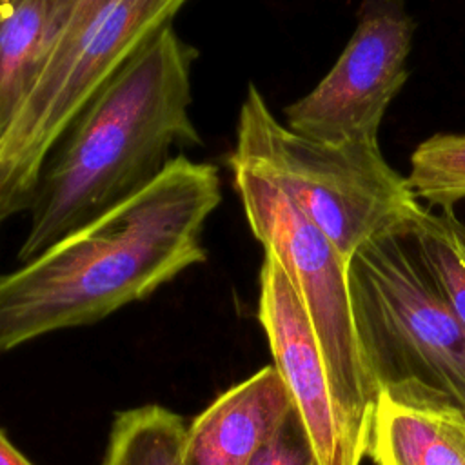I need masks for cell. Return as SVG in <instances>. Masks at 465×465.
Segmentation results:
<instances>
[{"label":"cell","mask_w":465,"mask_h":465,"mask_svg":"<svg viewBox=\"0 0 465 465\" xmlns=\"http://www.w3.org/2000/svg\"><path fill=\"white\" fill-rule=\"evenodd\" d=\"M463 412H465V411H463Z\"/></svg>","instance_id":"cell-17"},{"label":"cell","mask_w":465,"mask_h":465,"mask_svg":"<svg viewBox=\"0 0 465 465\" xmlns=\"http://www.w3.org/2000/svg\"><path fill=\"white\" fill-rule=\"evenodd\" d=\"M218 169L178 154L147 185L0 276V352L98 322L205 260Z\"/></svg>","instance_id":"cell-1"},{"label":"cell","mask_w":465,"mask_h":465,"mask_svg":"<svg viewBox=\"0 0 465 465\" xmlns=\"http://www.w3.org/2000/svg\"><path fill=\"white\" fill-rule=\"evenodd\" d=\"M229 163L249 167L276 187L349 262L374 238L409 232L423 205L380 143H329L280 122L254 84L240 105Z\"/></svg>","instance_id":"cell-4"},{"label":"cell","mask_w":465,"mask_h":465,"mask_svg":"<svg viewBox=\"0 0 465 465\" xmlns=\"http://www.w3.org/2000/svg\"><path fill=\"white\" fill-rule=\"evenodd\" d=\"M229 169L251 232L278 260L309 314L340 411L367 454L378 392L356 340L349 262L271 180L238 163Z\"/></svg>","instance_id":"cell-6"},{"label":"cell","mask_w":465,"mask_h":465,"mask_svg":"<svg viewBox=\"0 0 465 465\" xmlns=\"http://www.w3.org/2000/svg\"><path fill=\"white\" fill-rule=\"evenodd\" d=\"M189 0H109L47 53L0 136V220L29 209L42 167L107 80Z\"/></svg>","instance_id":"cell-5"},{"label":"cell","mask_w":465,"mask_h":465,"mask_svg":"<svg viewBox=\"0 0 465 465\" xmlns=\"http://www.w3.org/2000/svg\"><path fill=\"white\" fill-rule=\"evenodd\" d=\"M291 409L292 398L280 372L265 365L220 394L185 429L182 463L249 465Z\"/></svg>","instance_id":"cell-9"},{"label":"cell","mask_w":465,"mask_h":465,"mask_svg":"<svg viewBox=\"0 0 465 465\" xmlns=\"http://www.w3.org/2000/svg\"><path fill=\"white\" fill-rule=\"evenodd\" d=\"M356 340L378 392L465 411V329L409 232L371 240L349 260Z\"/></svg>","instance_id":"cell-3"},{"label":"cell","mask_w":465,"mask_h":465,"mask_svg":"<svg viewBox=\"0 0 465 465\" xmlns=\"http://www.w3.org/2000/svg\"><path fill=\"white\" fill-rule=\"evenodd\" d=\"M258 320L272 352V365L309 432L318 465H360L365 452L356 445L340 411L309 314L269 252L260 269Z\"/></svg>","instance_id":"cell-8"},{"label":"cell","mask_w":465,"mask_h":465,"mask_svg":"<svg viewBox=\"0 0 465 465\" xmlns=\"http://www.w3.org/2000/svg\"><path fill=\"white\" fill-rule=\"evenodd\" d=\"M194 58L167 24L80 111L38 176L20 263L147 185L173 147L202 142L191 118Z\"/></svg>","instance_id":"cell-2"},{"label":"cell","mask_w":465,"mask_h":465,"mask_svg":"<svg viewBox=\"0 0 465 465\" xmlns=\"http://www.w3.org/2000/svg\"><path fill=\"white\" fill-rule=\"evenodd\" d=\"M420 202L430 207H452L465 200V134H434L411 156L407 176Z\"/></svg>","instance_id":"cell-14"},{"label":"cell","mask_w":465,"mask_h":465,"mask_svg":"<svg viewBox=\"0 0 465 465\" xmlns=\"http://www.w3.org/2000/svg\"><path fill=\"white\" fill-rule=\"evenodd\" d=\"M0 465H33L27 461L20 450H16L9 440L0 432Z\"/></svg>","instance_id":"cell-16"},{"label":"cell","mask_w":465,"mask_h":465,"mask_svg":"<svg viewBox=\"0 0 465 465\" xmlns=\"http://www.w3.org/2000/svg\"><path fill=\"white\" fill-rule=\"evenodd\" d=\"M65 0H0V136L64 24Z\"/></svg>","instance_id":"cell-11"},{"label":"cell","mask_w":465,"mask_h":465,"mask_svg":"<svg viewBox=\"0 0 465 465\" xmlns=\"http://www.w3.org/2000/svg\"><path fill=\"white\" fill-rule=\"evenodd\" d=\"M367 454L376 465H465V412L380 394Z\"/></svg>","instance_id":"cell-10"},{"label":"cell","mask_w":465,"mask_h":465,"mask_svg":"<svg viewBox=\"0 0 465 465\" xmlns=\"http://www.w3.org/2000/svg\"><path fill=\"white\" fill-rule=\"evenodd\" d=\"M409 234L450 311L465 329V223L452 213V207L440 211L423 207Z\"/></svg>","instance_id":"cell-13"},{"label":"cell","mask_w":465,"mask_h":465,"mask_svg":"<svg viewBox=\"0 0 465 465\" xmlns=\"http://www.w3.org/2000/svg\"><path fill=\"white\" fill-rule=\"evenodd\" d=\"M414 29L403 0H361L340 58L285 107L283 124L318 142L376 145L383 114L409 78Z\"/></svg>","instance_id":"cell-7"},{"label":"cell","mask_w":465,"mask_h":465,"mask_svg":"<svg viewBox=\"0 0 465 465\" xmlns=\"http://www.w3.org/2000/svg\"><path fill=\"white\" fill-rule=\"evenodd\" d=\"M182 418L160 405H143L114 418L102 465H183Z\"/></svg>","instance_id":"cell-12"},{"label":"cell","mask_w":465,"mask_h":465,"mask_svg":"<svg viewBox=\"0 0 465 465\" xmlns=\"http://www.w3.org/2000/svg\"><path fill=\"white\" fill-rule=\"evenodd\" d=\"M249 465H318L312 441L294 405L254 452Z\"/></svg>","instance_id":"cell-15"}]
</instances>
